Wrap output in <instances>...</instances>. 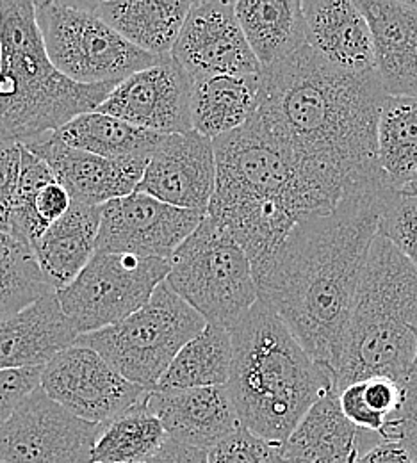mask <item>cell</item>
Returning a JSON list of instances; mask_svg holds the SVG:
<instances>
[{
    "label": "cell",
    "instance_id": "24",
    "mask_svg": "<svg viewBox=\"0 0 417 463\" xmlns=\"http://www.w3.org/2000/svg\"><path fill=\"white\" fill-rule=\"evenodd\" d=\"M360 453V431L345 417L337 392L312 406L284 444L291 463H357Z\"/></svg>",
    "mask_w": 417,
    "mask_h": 463
},
{
    "label": "cell",
    "instance_id": "39",
    "mask_svg": "<svg viewBox=\"0 0 417 463\" xmlns=\"http://www.w3.org/2000/svg\"><path fill=\"white\" fill-rule=\"evenodd\" d=\"M71 203L73 200L70 193L64 189V185H61L60 180H54L40 189L33 203V213L43 231L47 232L52 223L68 213Z\"/></svg>",
    "mask_w": 417,
    "mask_h": 463
},
{
    "label": "cell",
    "instance_id": "3",
    "mask_svg": "<svg viewBox=\"0 0 417 463\" xmlns=\"http://www.w3.org/2000/svg\"><path fill=\"white\" fill-rule=\"evenodd\" d=\"M213 145L216 191L207 216L232 233L253 271L271 259L299 222L334 211L358 189L301 161L257 115Z\"/></svg>",
    "mask_w": 417,
    "mask_h": 463
},
{
    "label": "cell",
    "instance_id": "17",
    "mask_svg": "<svg viewBox=\"0 0 417 463\" xmlns=\"http://www.w3.org/2000/svg\"><path fill=\"white\" fill-rule=\"evenodd\" d=\"M43 159L73 202L102 207L137 191L148 161H111L61 141L56 132L20 145Z\"/></svg>",
    "mask_w": 417,
    "mask_h": 463
},
{
    "label": "cell",
    "instance_id": "25",
    "mask_svg": "<svg viewBox=\"0 0 417 463\" xmlns=\"http://www.w3.org/2000/svg\"><path fill=\"white\" fill-rule=\"evenodd\" d=\"M261 106V73L193 80V130L214 141L248 123Z\"/></svg>",
    "mask_w": 417,
    "mask_h": 463
},
{
    "label": "cell",
    "instance_id": "31",
    "mask_svg": "<svg viewBox=\"0 0 417 463\" xmlns=\"http://www.w3.org/2000/svg\"><path fill=\"white\" fill-rule=\"evenodd\" d=\"M54 292L33 246L0 231V319L14 316L40 298Z\"/></svg>",
    "mask_w": 417,
    "mask_h": 463
},
{
    "label": "cell",
    "instance_id": "7",
    "mask_svg": "<svg viewBox=\"0 0 417 463\" xmlns=\"http://www.w3.org/2000/svg\"><path fill=\"white\" fill-rule=\"evenodd\" d=\"M166 284L207 325L227 330L259 301L250 257L232 233L209 216L172 257Z\"/></svg>",
    "mask_w": 417,
    "mask_h": 463
},
{
    "label": "cell",
    "instance_id": "15",
    "mask_svg": "<svg viewBox=\"0 0 417 463\" xmlns=\"http://www.w3.org/2000/svg\"><path fill=\"white\" fill-rule=\"evenodd\" d=\"M191 93L193 79L175 59L165 56L121 80L97 113L161 136L185 134L193 130Z\"/></svg>",
    "mask_w": 417,
    "mask_h": 463
},
{
    "label": "cell",
    "instance_id": "8",
    "mask_svg": "<svg viewBox=\"0 0 417 463\" xmlns=\"http://www.w3.org/2000/svg\"><path fill=\"white\" fill-rule=\"evenodd\" d=\"M205 326V319L163 282L130 317L79 335L75 345L95 349L123 378L152 392L180 349Z\"/></svg>",
    "mask_w": 417,
    "mask_h": 463
},
{
    "label": "cell",
    "instance_id": "4",
    "mask_svg": "<svg viewBox=\"0 0 417 463\" xmlns=\"http://www.w3.org/2000/svg\"><path fill=\"white\" fill-rule=\"evenodd\" d=\"M231 335L227 389L241 426L286 444L307 411L328 392H337L332 373L261 299L231 328Z\"/></svg>",
    "mask_w": 417,
    "mask_h": 463
},
{
    "label": "cell",
    "instance_id": "26",
    "mask_svg": "<svg viewBox=\"0 0 417 463\" xmlns=\"http://www.w3.org/2000/svg\"><path fill=\"white\" fill-rule=\"evenodd\" d=\"M236 14L262 70L291 58L307 45L299 0H239Z\"/></svg>",
    "mask_w": 417,
    "mask_h": 463
},
{
    "label": "cell",
    "instance_id": "42",
    "mask_svg": "<svg viewBox=\"0 0 417 463\" xmlns=\"http://www.w3.org/2000/svg\"><path fill=\"white\" fill-rule=\"evenodd\" d=\"M407 387H417V351L416 360H414V365H412V371H411V378H409V385Z\"/></svg>",
    "mask_w": 417,
    "mask_h": 463
},
{
    "label": "cell",
    "instance_id": "22",
    "mask_svg": "<svg viewBox=\"0 0 417 463\" xmlns=\"http://www.w3.org/2000/svg\"><path fill=\"white\" fill-rule=\"evenodd\" d=\"M102 207L73 202L33 246L38 264L52 289L68 288L97 253Z\"/></svg>",
    "mask_w": 417,
    "mask_h": 463
},
{
    "label": "cell",
    "instance_id": "30",
    "mask_svg": "<svg viewBox=\"0 0 417 463\" xmlns=\"http://www.w3.org/2000/svg\"><path fill=\"white\" fill-rule=\"evenodd\" d=\"M168 440L159 419L147 405V396L113 420L100 424L91 463H147Z\"/></svg>",
    "mask_w": 417,
    "mask_h": 463
},
{
    "label": "cell",
    "instance_id": "43",
    "mask_svg": "<svg viewBox=\"0 0 417 463\" xmlns=\"http://www.w3.org/2000/svg\"><path fill=\"white\" fill-rule=\"evenodd\" d=\"M402 193H405V194H414V196H417V175L412 178V182L402 191Z\"/></svg>",
    "mask_w": 417,
    "mask_h": 463
},
{
    "label": "cell",
    "instance_id": "34",
    "mask_svg": "<svg viewBox=\"0 0 417 463\" xmlns=\"http://www.w3.org/2000/svg\"><path fill=\"white\" fill-rule=\"evenodd\" d=\"M211 463H284V444L266 440L244 426L209 451Z\"/></svg>",
    "mask_w": 417,
    "mask_h": 463
},
{
    "label": "cell",
    "instance_id": "35",
    "mask_svg": "<svg viewBox=\"0 0 417 463\" xmlns=\"http://www.w3.org/2000/svg\"><path fill=\"white\" fill-rule=\"evenodd\" d=\"M43 367L0 371V426L40 387Z\"/></svg>",
    "mask_w": 417,
    "mask_h": 463
},
{
    "label": "cell",
    "instance_id": "6",
    "mask_svg": "<svg viewBox=\"0 0 417 463\" xmlns=\"http://www.w3.org/2000/svg\"><path fill=\"white\" fill-rule=\"evenodd\" d=\"M119 82L86 86L51 62L33 0H0V143L25 145L95 113Z\"/></svg>",
    "mask_w": 417,
    "mask_h": 463
},
{
    "label": "cell",
    "instance_id": "2",
    "mask_svg": "<svg viewBox=\"0 0 417 463\" xmlns=\"http://www.w3.org/2000/svg\"><path fill=\"white\" fill-rule=\"evenodd\" d=\"M384 99L376 71L341 70L305 45L261 71L255 115L301 161L360 187L380 178L376 127Z\"/></svg>",
    "mask_w": 417,
    "mask_h": 463
},
{
    "label": "cell",
    "instance_id": "37",
    "mask_svg": "<svg viewBox=\"0 0 417 463\" xmlns=\"http://www.w3.org/2000/svg\"><path fill=\"white\" fill-rule=\"evenodd\" d=\"M22 146L0 143V231L9 232L14 193L20 178Z\"/></svg>",
    "mask_w": 417,
    "mask_h": 463
},
{
    "label": "cell",
    "instance_id": "16",
    "mask_svg": "<svg viewBox=\"0 0 417 463\" xmlns=\"http://www.w3.org/2000/svg\"><path fill=\"white\" fill-rule=\"evenodd\" d=\"M168 205L207 214L216 191V154L211 139L196 130L165 136L137 185Z\"/></svg>",
    "mask_w": 417,
    "mask_h": 463
},
{
    "label": "cell",
    "instance_id": "44",
    "mask_svg": "<svg viewBox=\"0 0 417 463\" xmlns=\"http://www.w3.org/2000/svg\"><path fill=\"white\" fill-rule=\"evenodd\" d=\"M0 463H5V462H2V460H0Z\"/></svg>",
    "mask_w": 417,
    "mask_h": 463
},
{
    "label": "cell",
    "instance_id": "29",
    "mask_svg": "<svg viewBox=\"0 0 417 463\" xmlns=\"http://www.w3.org/2000/svg\"><path fill=\"white\" fill-rule=\"evenodd\" d=\"M232 369L231 330L207 325L180 349L156 391H184L222 387L229 383Z\"/></svg>",
    "mask_w": 417,
    "mask_h": 463
},
{
    "label": "cell",
    "instance_id": "41",
    "mask_svg": "<svg viewBox=\"0 0 417 463\" xmlns=\"http://www.w3.org/2000/svg\"><path fill=\"white\" fill-rule=\"evenodd\" d=\"M357 463H414V460L400 442L380 439L360 455Z\"/></svg>",
    "mask_w": 417,
    "mask_h": 463
},
{
    "label": "cell",
    "instance_id": "12",
    "mask_svg": "<svg viewBox=\"0 0 417 463\" xmlns=\"http://www.w3.org/2000/svg\"><path fill=\"white\" fill-rule=\"evenodd\" d=\"M99 430L100 424L71 415L38 387L0 426V460L91 463Z\"/></svg>",
    "mask_w": 417,
    "mask_h": 463
},
{
    "label": "cell",
    "instance_id": "38",
    "mask_svg": "<svg viewBox=\"0 0 417 463\" xmlns=\"http://www.w3.org/2000/svg\"><path fill=\"white\" fill-rule=\"evenodd\" d=\"M360 385H362V396L365 405L369 406L376 415L384 417L385 420L396 415L405 402L407 387L394 380L371 378V380L360 382Z\"/></svg>",
    "mask_w": 417,
    "mask_h": 463
},
{
    "label": "cell",
    "instance_id": "32",
    "mask_svg": "<svg viewBox=\"0 0 417 463\" xmlns=\"http://www.w3.org/2000/svg\"><path fill=\"white\" fill-rule=\"evenodd\" d=\"M58 180L51 166L22 146V165H20V178L14 193L11 220H9V233L16 239L34 246L40 237L45 233L43 227L38 223L33 213V203L40 189L51 182Z\"/></svg>",
    "mask_w": 417,
    "mask_h": 463
},
{
    "label": "cell",
    "instance_id": "5",
    "mask_svg": "<svg viewBox=\"0 0 417 463\" xmlns=\"http://www.w3.org/2000/svg\"><path fill=\"white\" fill-rule=\"evenodd\" d=\"M417 351V268L376 235L332 369L337 394L371 378L409 385Z\"/></svg>",
    "mask_w": 417,
    "mask_h": 463
},
{
    "label": "cell",
    "instance_id": "33",
    "mask_svg": "<svg viewBox=\"0 0 417 463\" xmlns=\"http://www.w3.org/2000/svg\"><path fill=\"white\" fill-rule=\"evenodd\" d=\"M378 235L417 268V196L396 193L382 214Z\"/></svg>",
    "mask_w": 417,
    "mask_h": 463
},
{
    "label": "cell",
    "instance_id": "23",
    "mask_svg": "<svg viewBox=\"0 0 417 463\" xmlns=\"http://www.w3.org/2000/svg\"><path fill=\"white\" fill-rule=\"evenodd\" d=\"M191 0L93 2L97 14L121 38L152 56H172Z\"/></svg>",
    "mask_w": 417,
    "mask_h": 463
},
{
    "label": "cell",
    "instance_id": "13",
    "mask_svg": "<svg viewBox=\"0 0 417 463\" xmlns=\"http://www.w3.org/2000/svg\"><path fill=\"white\" fill-rule=\"evenodd\" d=\"M205 216L136 191L102 205L97 251L130 253L170 262Z\"/></svg>",
    "mask_w": 417,
    "mask_h": 463
},
{
    "label": "cell",
    "instance_id": "40",
    "mask_svg": "<svg viewBox=\"0 0 417 463\" xmlns=\"http://www.w3.org/2000/svg\"><path fill=\"white\" fill-rule=\"evenodd\" d=\"M147 463H211L209 451L168 439L156 457Z\"/></svg>",
    "mask_w": 417,
    "mask_h": 463
},
{
    "label": "cell",
    "instance_id": "19",
    "mask_svg": "<svg viewBox=\"0 0 417 463\" xmlns=\"http://www.w3.org/2000/svg\"><path fill=\"white\" fill-rule=\"evenodd\" d=\"M369 22L376 73L385 95L417 97V5L414 0H357Z\"/></svg>",
    "mask_w": 417,
    "mask_h": 463
},
{
    "label": "cell",
    "instance_id": "27",
    "mask_svg": "<svg viewBox=\"0 0 417 463\" xmlns=\"http://www.w3.org/2000/svg\"><path fill=\"white\" fill-rule=\"evenodd\" d=\"M56 136L68 146L111 161H150L165 139L161 134L97 111L73 118L56 130Z\"/></svg>",
    "mask_w": 417,
    "mask_h": 463
},
{
    "label": "cell",
    "instance_id": "20",
    "mask_svg": "<svg viewBox=\"0 0 417 463\" xmlns=\"http://www.w3.org/2000/svg\"><path fill=\"white\" fill-rule=\"evenodd\" d=\"M79 334L62 312L58 292H49L24 310L0 319V371L45 367Z\"/></svg>",
    "mask_w": 417,
    "mask_h": 463
},
{
    "label": "cell",
    "instance_id": "10",
    "mask_svg": "<svg viewBox=\"0 0 417 463\" xmlns=\"http://www.w3.org/2000/svg\"><path fill=\"white\" fill-rule=\"evenodd\" d=\"M168 273L170 262L163 259L97 251L82 273L58 290V298L75 332L86 335L143 308Z\"/></svg>",
    "mask_w": 417,
    "mask_h": 463
},
{
    "label": "cell",
    "instance_id": "14",
    "mask_svg": "<svg viewBox=\"0 0 417 463\" xmlns=\"http://www.w3.org/2000/svg\"><path fill=\"white\" fill-rule=\"evenodd\" d=\"M172 58L193 80L262 71L241 29L236 2L227 0L193 2Z\"/></svg>",
    "mask_w": 417,
    "mask_h": 463
},
{
    "label": "cell",
    "instance_id": "36",
    "mask_svg": "<svg viewBox=\"0 0 417 463\" xmlns=\"http://www.w3.org/2000/svg\"><path fill=\"white\" fill-rule=\"evenodd\" d=\"M380 439L400 442L417 463V387H407L403 405L387 420Z\"/></svg>",
    "mask_w": 417,
    "mask_h": 463
},
{
    "label": "cell",
    "instance_id": "21",
    "mask_svg": "<svg viewBox=\"0 0 417 463\" xmlns=\"http://www.w3.org/2000/svg\"><path fill=\"white\" fill-rule=\"evenodd\" d=\"M307 45L330 64L352 71H376L374 42L367 18L352 0L301 2Z\"/></svg>",
    "mask_w": 417,
    "mask_h": 463
},
{
    "label": "cell",
    "instance_id": "9",
    "mask_svg": "<svg viewBox=\"0 0 417 463\" xmlns=\"http://www.w3.org/2000/svg\"><path fill=\"white\" fill-rule=\"evenodd\" d=\"M47 56L73 82L97 86L121 82L165 56L139 51L108 25L93 2H34Z\"/></svg>",
    "mask_w": 417,
    "mask_h": 463
},
{
    "label": "cell",
    "instance_id": "11",
    "mask_svg": "<svg viewBox=\"0 0 417 463\" xmlns=\"http://www.w3.org/2000/svg\"><path fill=\"white\" fill-rule=\"evenodd\" d=\"M40 387L52 402L91 424L113 420L148 394L123 378L95 349L77 345L61 351L43 367Z\"/></svg>",
    "mask_w": 417,
    "mask_h": 463
},
{
    "label": "cell",
    "instance_id": "18",
    "mask_svg": "<svg viewBox=\"0 0 417 463\" xmlns=\"http://www.w3.org/2000/svg\"><path fill=\"white\" fill-rule=\"evenodd\" d=\"M147 405L163 424L168 439L205 451L241 426L227 385L152 391L147 394Z\"/></svg>",
    "mask_w": 417,
    "mask_h": 463
},
{
    "label": "cell",
    "instance_id": "28",
    "mask_svg": "<svg viewBox=\"0 0 417 463\" xmlns=\"http://www.w3.org/2000/svg\"><path fill=\"white\" fill-rule=\"evenodd\" d=\"M376 168L400 193L416 176L417 97L385 95L376 127Z\"/></svg>",
    "mask_w": 417,
    "mask_h": 463
},
{
    "label": "cell",
    "instance_id": "1",
    "mask_svg": "<svg viewBox=\"0 0 417 463\" xmlns=\"http://www.w3.org/2000/svg\"><path fill=\"white\" fill-rule=\"evenodd\" d=\"M396 193L382 176L360 185L334 211L299 222L271 259L253 271L259 299L330 373L382 214Z\"/></svg>",
    "mask_w": 417,
    "mask_h": 463
}]
</instances>
